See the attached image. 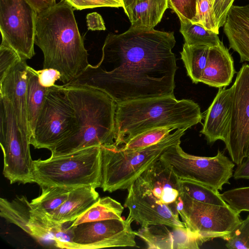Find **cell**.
Instances as JSON below:
<instances>
[{"instance_id": "28", "label": "cell", "mask_w": 249, "mask_h": 249, "mask_svg": "<svg viewBox=\"0 0 249 249\" xmlns=\"http://www.w3.org/2000/svg\"><path fill=\"white\" fill-rule=\"evenodd\" d=\"M180 32L184 38L185 43L188 45L212 47L221 42L218 34L191 21H180Z\"/></svg>"}, {"instance_id": "15", "label": "cell", "mask_w": 249, "mask_h": 249, "mask_svg": "<svg viewBox=\"0 0 249 249\" xmlns=\"http://www.w3.org/2000/svg\"><path fill=\"white\" fill-rule=\"evenodd\" d=\"M21 59L0 81V96L7 99L13 108L18 127L23 137L30 141V128L27 104V88L28 78V65Z\"/></svg>"}, {"instance_id": "30", "label": "cell", "mask_w": 249, "mask_h": 249, "mask_svg": "<svg viewBox=\"0 0 249 249\" xmlns=\"http://www.w3.org/2000/svg\"><path fill=\"white\" fill-rule=\"evenodd\" d=\"M174 130L169 127L152 129L136 136L119 147L123 150L143 148L158 142Z\"/></svg>"}, {"instance_id": "36", "label": "cell", "mask_w": 249, "mask_h": 249, "mask_svg": "<svg viewBox=\"0 0 249 249\" xmlns=\"http://www.w3.org/2000/svg\"><path fill=\"white\" fill-rule=\"evenodd\" d=\"M21 59L13 48L1 41L0 46V81L3 79L11 69Z\"/></svg>"}, {"instance_id": "26", "label": "cell", "mask_w": 249, "mask_h": 249, "mask_svg": "<svg viewBox=\"0 0 249 249\" xmlns=\"http://www.w3.org/2000/svg\"><path fill=\"white\" fill-rule=\"evenodd\" d=\"M124 207L109 196L99 198L87 211L72 222L75 226L84 222L107 219H122Z\"/></svg>"}, {"instance_id": "5", "label": "cell", "mask_w": 249, "mask_h": 249, "mask_svg": "<svg viewBox=\"0 0 249 249\" xmlns=\"http://www.w3.org/2000/svg\"><path fill=\"white\" fill-rule=\"evenodd\" d=\"M185 129H178L148 147L123 150L115 144L101 146L102 178L100 187L112 193L128 189L140 175L170 146L181 142Z\"/></svg>"}, {"instance_id": "6", "label": "cell", "mask_w": 249, "mask_h": 249, "mask_svg": "<svg viewBox=\"0 0 249 249\" xmlns=\"http://www.w3.org/2000/svg\"><path fill=\"white\" fill-rule=\"evenodd\" d=\"M102 178L101 146L33 161L32 182L41 188L81 186L100 187Z\"/></svg>"}, {"instance_id": "35", "label": "cell", "mask_w": 249, "mask_h": 249, "mask_svg": "<svg viewBox=\"0 0 249 249\" xmlns=\"http://www.w3.org/2000/svg\"><path fill=\"white\" fill-rule=\"evenodd\" d=\"M168 4L180 21H194L196 14V0H168Z\"/></svg>"}, {"instance_id": "12", "label": "cell", "mask_w": 249, "mask_h": 249, "mask_svg": "<svg viewBox=\"0 0 249 249\" xmlns=\"http://www.w3.org/2000/svg\"><path fill=\"white\" fill-rule=\"evenodd\" d=\"M231 87V112L225 144L231 160L238 165L247 157L249 140V64L242 66Z\"/></svg>"}, {"instance_id": "9", "label": "cell", "mask_w": 249, "mask_h": 249, "mask_svg": "<svg viewBox=\"0 0 249 249\" xmlns=\"http://www.w3.org/2000/svg\"><path fill=\"white\" fill-rule=\"evenodd\" d=\"M177 210L185 227L201 244L216 238L225 240L241 221L240 213L229 205L199 202L183 192Z\"/></svg>"}, {"instance_id": "37", "label": "cell", "mask_w": 249, "mask_h": 249, "mask_svg": "<svg viewBox=\"0 0 249 249\" xmlns=\"http://www.w3.org/2000/svg\"><path fill=\"white\" fill-rule=\"evenodd\" d=\"M74 10L101 7H123L121 0H65Z\"/></svg>"}, {"instance_id": "40", "label": "cell", "mask_w": 249, "mask_h": 249, "mask_svg": "<svg viewBox=\"0 0 249 249\" xmlns=\"http://www.w3.org/2000/svg\"><path fill=\"white\" fill-rule=\"evenodd\" d=\"M88 29L92 31L105 30V23L101 16L97 13H90L87 16Z\"/></svg>"}, {"instance_id": "11", "label": "cell", "mask_w": 249, "mask_h": 249, "mask_svg": "<svg viewBox=\"0 0 249 249\" xmlns=\"http://www.w3.org/2000/svg\"><path fill=\"white\" fill-rule=\"evenodd\" d=\"M37 12L26 0H0V29L3 41L22 59L32 58Z\"/></svg>"}, {"instance_id": "21", "label": "cell", "mask_w": 249, "mask_h": 249, "mask_svg": "<svg viewBox=\"0 0 249 249\" xmlns=\"http://www.w3.org/2000/svg\"><path fill=\"white\" fill-rule=\"evenodd\" d=\"M223 30L230 48L239 54L240 62H249V4L232 5Z\"/></svg>"}, {"instance_id": "22", "label": "cell", "mask_w": 249, "mask_h": 249, "mask_svg": "<svg viewBox=\"0 0 249 249\" xmlns=\"http://www.w3.org/2000/svg\"><path fill=\"white\" fill-rule=\"evenodd\" d=\"M95 189L92 186L73 188L64 202L46 218L58 224L72 222L98 200L99 195Z\"/></svg>"}, {"instance_id": "7", "label": "cell", "mask_w": 249, "mask_h": 249, "mask_svg": "<svg viewBox=\"0 0 249 249\" xmlns=\"http://www.w3.org/2000/svg\"><path fill=\"white\" fill-rule=\"evenodd\" d=\"M77 120L65 87H50L32 133L30 144L35 148L50 150L76 129Z\"/></svg>"}, {"instance_id": "42", "label": "cell", "mask_w": 249, "mask_h": 249, "mask_svg": "<svg viewBox=\"0 0 249 249\" xmlns=\"http://www.w3.org/2000/svg\"><path fill=\"white\" fill-rule=\"evenodd\" d=\"M27 2L37 12L43 11L55 3V0H26Z\"/></svg>"}, {"instance_id": "18", "label": "cell", "mask_w": 249, "mask_h": 249, "mask_svg": "<svg viewBox=\"0 0 249 249\" xmlns=\"http://www.w3.org/2000/svg\"><path fill=\"white\" fill-rule=\"evenodd\" d=\"M163 224L141 227L135 231L147 249H197L202 245L185 227L172 228Z\"/></svg>"}, {"instance_id": "39", "label": "cell", "mask_w": 249, "mask_h": 249, "mask_svg": "<svg viewBox=\"0 0 249 249\" xmlns=\"http://www.w3.org/2000/svg\"><path fill=\"white\" fill-rule=\"evenodd\" d=\"M40 84L43 87L50 88L54 86L56 81L60 80V73L53 69H43L36 71Z\"/></svg>"}, {"instance_id": "25", "label": "cell", "mask_w": 249, "mask_h": 249, "mask_svg": "<svg viewBox=\"0 0 249 249\" xmlns=\"http://www.w3.org/2000/svg\"><path fill=\"white\" fill-rule=\"evenodd\" d=\"M28 71L27 104L28 122L32 135L50 88L44 87L40 84L36 70L28 66Z\"/></svg>"}, {"instance_id": "1", "label": "cell", "mask_w": 249, "mask_h": 249, "mask_svg": "<svg viewBox=\"0 0 249 249\" xmlns=\"http://www.w3.org/2000/svg\"><path fill=\"white\" fill-rule=\"evenodd\" d=\"M174 32L130 27L109 34L96 66L89 65L78 77L64 85L96 88L119 104L151 97L174 96L178 67L172 52Z\"/></svg>"}, {"instance_id": "2", "label": "cell", "mask_w": 249, "mask_h": 249, "mask_svg": "<svg viewBox=\"0 0 249 249\" xmlns=\"http://www.w3.org/2000/svg\"><path fill=\"white\" fill-rule=\"evenodd\" d=\"M74 10L61 0L36 16L35 44L43 52V69L58 71L64 84L78 77L89 65Z\"/></svg>"}, {"instance_id": "16", "label": "cell", "mask_w": 249, "mask_h": 249, "mask_svg": "<svg viewBox=\"0 0 249 249\" xmlns=\"http://www.w3.org/2000/svg\"><path fill=\"white\" fill-rule=\"evenodd\" d=\"M136 180L149 189L174 214L179 215L177 208L183 192L179 178L168 164L160 159Z\"/></svg>"}, {"instance_id": "17", "label": "cell", "mask_w": 249, "mask_h": 249, "mask_svg": "<svg viewBox=\"0 0 249 249\" xmlns=\"http://www.w3.org/2000/svg\"><path fill=\"white\" fill-rule=\"evenodd\" d=\"M0 215L8 222L15 224L38 242L53 241L50 228L31 212L30 202L23 196L12 201L0 198Z\"/></svg>"}, {"instance_id": "31", "label": "cell", "mask_w": 249, "mask_h": 249, "mask_svg": "<svg viewBox=\"0 0 249 249\" xmlns=\"http://www.w3.org/2000/svg\"><path fill=\"white\" fill-rule=\"evenodd\" d=\"M214 0H196V14L194 23L219 34L213 11Z\"/></svg>"}, {"instance_id": "23", "label": "cell", "mask_w": 249, "mask_h": 249, "mask_svg": "<svg viewBox=\"0 0 249 249\" xmlns=\"http://www.w3.org/2000/svg\"><path fill=\"white\" fill-rule=\"evenodd\" d=\"M168 7V0H136L126 13L131 23L130 27L154 28L160 21Z\"/></svg>"}, {"instance_id": "41", "label": "cell", "mask_w": 249, "mask_h": 249, "mask_svg": "<svg viewBox=\"0 0 249 249\" xmlns=\"http://www.w3.org/2000/svg\"><path fill=\"white\" fill-rule=\"evenodd\" d=\"M246 158L234 170L232 176L234 179H249V156Z\"/></svg>"}, {"instance_id": "4", "label": "cell", "mask_w": 249, "mask_h": 249, "mask_svg": "<svg viewBox=\"0 0 249 249\" xmlns=\"http://www.w3.org/2000/svg\"><path fill=\"white\" fill-rule=\"evenodd\" d=\"M199 106L192 100L165 96L133 100L116 104L115 145L121 146L146 131L169 127L187 129L201 122Z\"/></svg>"}, {"instance_id": "19", "label": "cell", "mask_w": 249, "mask_h": 249, "mask_svg": "<svg viewBox=\"0 0 249 249\" xmlns=\"http://www.w3.org/2000/svg\"><path fill=\"white\" fill-rule=\"evenodd\" d=\"M231 87L219 89L206 111L200 133L204 135L209 144L217 140L225 143L227 140L231 112Z\"/></svg>"}, {"instance_id": "27", "label": "cell", "mask_w": 249, "mask_h": 249, "mask_svg": "<svg viewBox=\"0 0 249 249\" xmlns=\"http://www.w3.org/2000/svg\"><path fill=\"white\" fill-rule=\"evenodd\" d=\"M210 47L204 45L190 46L183 44L181 58L188 75L193 83L200 82V78L206 66Z\"/></svg>"}, {"instance_id": "14", "label": "cell", "mask_w": 249, "mask_h": 249, "mask_svg": "<svg viewBox=\"0 0 249 249\" xmlns=\"http://www.w3.org/2000/svg\"><path fill=\"white\" fill-rule=\"evenodd\" d=\"M127 190L124 206L129 210L128 216L141 227L159 224L172 228L185 227L179 215L174 214L149 189L138 181L132 183Z\"/></svg>"}, {"instance_id": "24", "label": "cell", "mask_w": 249, "mask_h": 249, "mask_svg": "<svg viewBox=\"0 0 249 249\" xmlns=\"http://www.w3.org/2000/svg\"><path fill=\"white\" fill-rule=\"evenodd\" d=\"M73 188L63 187L42 188L41 195L30 202L31 212L36 217L44 220L47 215L58 208L64 202Z\"/></svg>"}, {"instance_id": "29", "label": "cell", "mask_w": 249, "mask_h": 249, "mask_svg": "<svg viewBox=\"0 0 249 249\" xmlns=\"http://www.w3.org/2000/svg\"><path fill=\"white\" fill-rule=\"evenodd\" d=\"M182 192L195 200L219 206L229 205L218 190L197 182L179 178Z\"/></svg>"}, {"instance_id": "33", "label": "cell", "mask_w": 249, "mask_h": 249, "mask_svg": "<svg viewBox=\"0 0 249 249\" xmlns=\"http://www.w3.org/2000/svg\"><path fill=\"white\" fill-rule=\"evenodd\" d=\"M223 200L239 213L249 212V186L236 188L221 194Z\"/></svg>"}, {"instance_id": "44", "label": "cell", "mask_w": 249, "mask_h": 249, "mask_svg": "<svg viewBox=\"0 0 249 249\" xmlns=\"http://www.w3.org/2000/svg\"><path fill=\"white\" fill-rule=\"evenodd\" d=\"M249 156V140L248 146H247V157H248Z\"/></svg>"}, {"instance_id": "43", "label": "cell", "mask_w": 249, "mask_h": 249, "mask_svg": "<svg viewBox=\"0 0 249 249\" xmlns=\"http://www.w3.org/2000/svg\"><path fill=\"white\" fill-rule=\"evenodd\" d=\"M123 4V8L126 14L128 11L134 4L136 0H121Z\"/></svg>"}, {"instance_id": "20", "label": "cell", "mask_w": 249, "mask_h": 249, "mask_svg": "<svg viewBox=\"0 0 249 249\" xmlns=\"http://www.w3.org/2000/svg\"><path fill=\"white\" fill-rule=\"evenodd\" d=\"M234 61L222 41L210 47L207 62L200 82L216 88L226 87L235 73Z\"/></svg>"}, {"instance_id": "32", "label": "cell", "mask_w": 249, "mask_h": 249, "mask_svg": "<svg viewBox=\"0 0 249 249\" xmlns=\"http://www.w3.org/2000/svg\"><path fill=\"white\" fill-rule=\"evenodd\" d=\"M225 240L228 249H249V214L241 221Z\"/></svg>"}, {"instance_id": "8", "label": "cell", "mask_w": 249, "mask_h": 249, "mask_svg": "<svg viewBox=\"0 0 249 249\" xmlns=\"http://www.w3.org/2000/svg\"><path fill=\"white\" fill-rule=\"evenodd\" d=\"M178 143L170 146L160 159L168 164L179 178L190 179L216 190H222L233 176L235 163L219 150L213 157L184 152Z\"/></svg>"}, {"instance_id": "34", "label": "cell", "mask_w": 249, "mask_h": 249, "mask_svg": "<svg viewBox=\"0 0 249 249\" xmlns=\"http://www.w3.org/2000/svg\"><path fill=\"white\" fill-rule=\"evenodd\" d=\"M64 224L55 222L51 228L50 234L54 242V246L61 249H72L73 247V229L70 226L68 228L63 226Z\"/></svg>"}, {"instance_id": "38", "label": "cell", "mask_w": 249, "mask_h": 249, "mask_svg": "<svg viewBox=\"0 0 249 249\" xmlns=\"http://www.w3.org/2000/svg\"><path fill=\"white\" fill-rule=\"evenodd\" d=\"M235 0H214L213 11L217 27L223 26Z\"/></svg>"}, {"instance_id": "3", "label": "cell", "mask_w": 249, "mask_h": 249, "mask_svg": "<svg viewBox=\"0 0 249 249\" xmlns=\"http://www.w3.org/2000/svg\"><path fill=\"white\" fill-rule=\"evenodd\" d=\"M73 107L75 130L52 148V157L93 146L115 144L116 103L107 93L83 85H63Z\"/></svg>"}, {"instance_id": "13", "label": "cell", "mask_w": 249, "mask_h": 249, "mask_svg": "<svg viewBox=\"0 0 249 249\" xmlns=\"http://www.w3.org/2000/svg\"><path fill=\"white\" fill-rule=\"evenodd\" d=\"M133 219H107L82 223L72 227V249L133 247L136 245Z\"/></svg>"}, {"instance_id": "10", "label": "cell", "mask_w": 249, "mask_h": 249, "mask_svg": "<svg viewBox=\"0 0 249 249\" xmlns=\"http://www.w3.org/2000/svg\"><path fill=\"white\" fill-rule=\"evenodd\" d=\"M0 143L3 155V175L11 184L32 183L30 141L25 139L17 124L9 101L0 96Z\"/></svg>"}]
</instances>
